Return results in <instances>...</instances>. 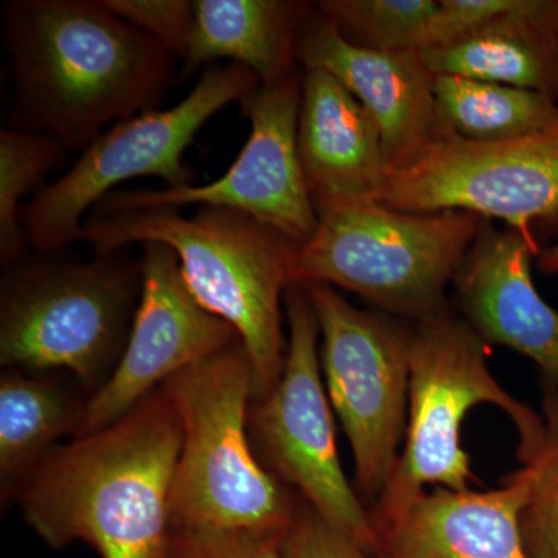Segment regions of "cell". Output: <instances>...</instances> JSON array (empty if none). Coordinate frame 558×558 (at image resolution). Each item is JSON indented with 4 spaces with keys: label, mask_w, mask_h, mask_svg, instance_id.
<instances>
[{
    "label": "cell",
    "mask_w": 558,
    "mask_h": 558,
    "mask_svg": "<svg viewBox=\"0 0 558 558\" xmlns=\"http://www.w3.org/2000/svg\"><path fill=\"white\" fill-rule=\"evenodd\" d=\"M142 281V263L120 252L87 263L9 266L0 293L3 368L69 371L95 395L130 340Z\"/></svg>",
    "instance_id": "7"
},
{
    "label": "cell",
    "mask_w": 558,
    "mask_h": 558,
    "mask_svg": "<svg viewBox=\"0 0 558 558\" xmlns=\"http://www.w3.org/2000/svg\"><path fill=\"white\" fill-rule=\"evenodd\" d=\"M163 388L182 425L171 527L284 531L299 495L252 449L255 377L241 341L180 371Z\"/></svg>",
    "instance_id": "4"
},
{
    "label": "cell",
    "mask_w": 558,
    "mask_h": 558,
    "mask_svg": "<svg viewBox=\"0 0 558 558\" xmlns=\"http://www.w3.org/2000/svg\"><path fill=\"white\" fill-rule=\"evenodd\" d=\"M422 53L436 75L494 81L558 102V0H513L472 35Z\"/></svg>",
    "instance_id": "18"
},
{
    "label": "cell",
    "mask_w": 558,
    "mask_h": 558,
    "mask_svg": "<svg viewBox=\"0 0 558 558\" xmlns=\"http://www.w3.org/2000/svg\"><path fill=\"white\" fill-rule=\"evenodd\" d=\"M535 234L486 220L451 282L453 310L488 344L513 349L558 389V311L532 278Z\"/></svg>",
    "instance_id": "14"
},
{
    "label": "cell",
    "mask_w": 558,
    "mask_h": 558,
    "mask_svg": "<svg viewBox=\"0 0 558 558\" xmlns=\"http://www.w3.org/2000/svg\"><path fill=\"white\" fill-rule=\"evenodd\" d=\"M81 241L97 255L146 242L168 245L191 295L240 336L252 360L253 402L278 384L288 354L281 303L299 244L244 213L216 207L191 216L170 208L95 213L84 220Z\"/></svg>",
    "instance_id": "3"
},
{
    "label": "cell",
    "mask_w": 558,
    "mask_h": 558,
    "mask_svg": "<svg viewBox=\"0 0 558 558\" xmlns=\"http://www.w3.org/2000/svg\"><path fill=\"white\" fill-rule=\"evenodd\" d=\"M284 531L171 527L159 558H282Z\"/></svg>",
    "instance_id": "25"
},
{
    "label": "cell",
    "mask_w": 558,
    "mask_h": 558,
    "mask_svg": "<svg viewBox=\"0 0 558 558\" xmlns=\"http://www.w3.org/2000/svg\"><path fill=\"white\" fill-rule=\"evenodd\" d=\"M542 446L526 468L531 492L521 513L529 558H558V389L542 381Z\"/></svg>",
    "instance_id": "24"
},
{
    "label": "cell",
    "mask_w": 558,
    "mask_h": 558,
    "mask_svg": "<svg viewBox=\"0 0 558 558\" xmlns=\"http://www.w3.org/2000/svg\"><path fill=\"white\" fill-rule=\"evenodd\" d=\"M3 43L16 130L83 153L106 128L157 109L178 58L101 0H13Z\"/></svg>",
    "instance_id": "1"
},
{
    "label": "cell",
    "mask_w": 558,
    "mask_h": 558,
    "mask_svg": "<svg viewBox=\"0 0 558 558\" xmlns=\"http://www.w3.org/2000/svg\"><path fill=\"white\" fill-rule=\"evenodd\" d=\"M86 402L57 377L5 369L0 377V478L11 488L65 435H78Z\"/></svg>",
    "instance_id": "20"
},
{
    "label": "cell",
    "mask_w": 558,
    "mask_h": 558,
    "mask_svg": "<svg viewBox=\"0 0 558 558\" xmlns=\"http://www.w3.org/2000/svg\"><path fill=\"white\" fill-rule=\"evenodd\" d=\"M535 266L545 275H558V245L543 248L535 260Z\"/></svg>",
    "instance_id": "29"
},
{
    "label": "cell",
    "mask_w": 558,
    "mask_h": 558,
    "mask_svg": "<svg viewBox=\"0 0 558 558\" xmlns=\"http://www.w3.org/2000/svg\"><path fill=\"white\" fill-rule=\"evenodd\" d=\"M185 68L218 60L248 69L260 84L299 75V39L314 9L290 0H196Z\"/></svg>",
    "instance_id": "19"
},
{
    "label": "cell",
    "mask_w": 558,
    "mask_h": 558,
    "mask_svg": "<svg viewBox=\"0 0 558 558\" xmlns=\"http://www.w3.org/2000/svg\"><path fill=\"white\" fill-rule=\"evenodd\" d=\"M140 263L142 295L130 340L112 376L87 399L76 438L108 427L180 371L241 341L229 323L191 295L168 245L146 242Z\"/></svg>",
    "instance_id": "13"
},
{
    "label": "cell",
    "mask_w": 558,
    "mask_h": 558,
    "mask_svg": "<svg viewBox=\"0 0 558 558\" xmlns=\"http://www.w3.org/2000/svg\"><path fill=\"white\" fill-rule=\"evenodd\" d=\"M289 340L284 369L266 398L250 410V438L264 468L371 556L376 532L369 509L349 483L337 451L336 427L322 362L317 315L306 289L290 284L284 296Z\"/></svg>",
    "instance_id": "9"
},
{
    "label": "cell",
    "mask_w": 558,
    "mask_h": 558,
    "mask_svg": "<svg viewBox=\"0 0 558 558\" xmlns=\"http://www.w3.org/2000/svg\"><path fill=\"white\" fill-rule=\"evenodd\" d=\"M64 149L36 132H0V258L16 263L27 247L21 227V201L51 170Z\"/></svg>",
    "instance_id": "23"
},
{
    "label": "cell",
    "mask_w": 558,
    "mask_h": 558,
    "mask_svg": "<svg viewBox=\"0 0 558 558\" xmlns=\"http://www.w3.org/2000/svg\"><path fill=\"white\" fill-rule=\"evenodd\" d=\"M281 548L282 558H374L323 519L300 495L284 529Z\"/></svg>",
    "instance_id": "27"
},
{
    "label": "cell",
    "mask_w": 558,
    "mask_h": 558,
    "mask_svg": "<svg viewBox=\"0 0 558 558\" xmlns=\"http://www.w3.org/2000/svg\"><path fill=\"white\" fill-rule=\"evenodd\" d=\"M328 17L348 43L374 51H424L436 0H323Z\"/></svg>",
    "instance_id": "22"
},
{
    "label": "cell",
    "mask_w": 558,
    "mask_h": 558,
    "mask_svg": "<svg viewBox=\"0 0 558 558\" xmlns=\"http://www.w3.org/2000/svg\"><path fill=\"white\" fill-rule=\"evenodd\" d=\"M303 288L317 315L323 380L351 447L355 488L374 505L405 439L411 323L359 310L330 286Z\"/></svg>",
    "instance_id": "10"
},
{
    "label": "cell",
    "mask_w": 558,
    "mask_h": 558,
    "mask_svg": "<svg viewBox=\"0 0 558 558\" xmlns=\"http://www.w3.org/2000/svg\"><path fill=\"white\" fill-rule=\"evenodd\" d=\"M301 83L303 73L259 84L242 98L250 135L222 178L182 189L113 191L97 205V213L190 205L229 208L304 244L317 229L318 215L299 156Z\"/></svg>",
    "instance_id": "12"
},
{
    "label": "cell",
    "mask_w": 558,
    "mask_h": 558,
    "mask_svg": "<svg viewBox=\"0 0 558 558\" xmlns=\"http://www.w3.org/2000/svg\"><path fill=\"white\" fill-rule=\"evenodd\" d=\"M379 204L409 213L469 211L534 234L558 220V121L506 142H472L439 123L424 153L392 171Z\"/></svg>",
    "instance_id": "11"
},
{
    "label": "cell",
    "mask_w": 558,
    "mask_h": 558,
    "mask_svg": "<svg viewBox=\"0 0 558 558\" xmlns=\"http://www.w3.org/2000/svg\"><path fill=\"white\" fill-rule=\"evenodd\" d=\"M299 62L336 76L357 98L379 128L389 174L416 160L435 137L436 73L422 51L362 49L315 7L300 32Z\"/></svg>",
    "instance_id": "15"
},
{
    "label": "cell",
    "mask_w": 558,
    "mask_h": 558,
    "mask_svg": "<svg viewBox=\"0 0 558 558\" xmlns=\"http://www.w3.org/2000/svg\"><path fill=\"white\" fill-rule=\"evenodd\" d=\"M490 344L453 307L411 323L409 418L395 473L369 508L371 520L396 515L427 487L470 490L478 484L461 447L469 411L488 403L519 433L517 457L527 465L542 446V414L513 398L488 369Z\"/></svg>",
    "instance_id": "5"
},
{
    "label": "cell",
    "mask_w": 558,
    "mask_h": 558,
    "mask_svg": "<svg viewBox=\"0 0 558 558\" xmlns=\"http://www.w3.org/2000/svg\"><path fill=\"white\" fill-rule=\"evenodd\" d=\"M526 465L490 490H425L389 519L374 521V558H529L521 513Z\"/></svg>",
    "instance_id": "16"
},
{
    "label": "cell",
    "mask_w": 558,
    "mask_h": 558,
    "mask_svg": "<svg viewBox=\"0 0 558 558\" xmlns=\"http://www.w3.org/2000/svg\"><path fill=\"white\" fill-rule=\"evenodd\" d=\"M486 220L379 202L319 213L317 229L293 255L290 284L349 290L385 314L421 322L450 307L447 292Z\"/></svg>",
    "instance_id": "6"
},
{
    "label": "cell",
    "mask_w": 558,
    "mask_h": 558,
    "mask_svg": "<svg viewBox=\"0 0 558 558\" xmlns=\"http://www.w3.org/2000/svg\"><path fill=\"white\" fill-rule=\"evenodd\" d=\"M102 5L132 27L156 39L175 58L185 60L196 9L191 0H101Z\"/></svg>",
    "instance_id": "26"
},
{
    "label": "cell",
    "mask_w": 558,
    "mask_h": 558,
    "mask_svg": "<svg viewBox=\"0 0 558 558\" xmlns=\"http://www.w3.org/2000/svg\"><path fill=\"white\" fill-rule=\"evenodd\" d=\"M439 123L472 142H506L548 130L558 102L537 92L459 75L435 76Z\"/></svg>",
    "instance_id": "21"
},
{
    "label": "cell",
    "mask_w": 558,
    "mask_h": 558,
    "mask_svg": "<svg viewBox=\"0 0 558 558\" xmlns=\"http://www.w3.org/2000/svg\"><path fill=\"white\" fill-rule=\"evenodd\" d=\"M180 449L178 410L160 387L25 475L14 486L24 519L53 548L84 542L101 558H159Z\"/></svg>",
    "instance_id": "2"
},
{
    "label": "cell",
    "mask_w": 558,
    "mask_h": 558,
    "mask_svg": "<svg viewBox=\"0 0 558 558\" xmlns=\"http://www.w3.org/2000/svg\"><path fill=\"white\" fill-rule=\"evenodd\" d=\"M259 84L242 65H213L172 108L148 110L110 126L65 174L24 205L21 227L27 245L54 255L81 241L86 213L128 180L159 178L168 189L193 185L183 156L197 132Z\"/></svg>",
    "instance_id": "8"
},
{
    "label": "cell",
    "mask_w": 558,
    "mask_h": 558,
    "mask_svg": "<svg viewBox=\"0 0 558 558\" xmlns=\"http://www.w3.org/2000/svg\"><path fill=\"white\" fill-rule=\"evenodd\" d=\"M513 0H438L425 50L440 49L472 35L512 5Z\"/></svg>",
    "instance_id": "28"
},
{
    "label": "cell",
    "mask_w": 558,
    "mask_h": 558,
    "mask_svg": "<svg viewBox=\"0 0 558 558\" xmlns=\"http://www.w3.org/2000/svg\"><path fill=\"white\" fill-rule=\"evenodd\" d=\"M299 156L317 215L377 202L389 175L379 128L323 70H303Z\"/></svg>",
    "instance_id": "17"
}]
</instances>
